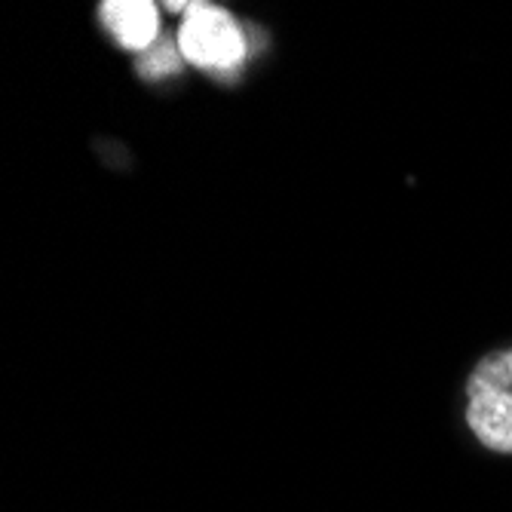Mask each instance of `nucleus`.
Here are the masks:
<instances>
[{
    "instance_id": "obj_3",
    "label": "nucleus",
    "mask_w": 512,
    "mask_h": 512,
    "mask_svg": "<svg viewBox=\"0 0 512 512\" xmlns=\"http://www.w3.org/2000/svg\"><path fill=\"white\" fill-rule=\"evenodd\" d=\"M463 421H467V430L485 451L512 454V393H470L467 408H463Z\"/></svg>"
},
{
    "instance_id": "obj_4",
    "label": "nucleus",
    "mask_w": 512,
    "mask_h": 512,
    "mask_svg": "<svg viewBox=\"0 0 512 512\" xmlns=\"http://www.w3.org/2000/svg\"><path fill=\"white\" fill-rule=\"evenodd\" d=\"M181 68H184V56L178 50L175 31H163L160 40L151 46V50L135 59V74L142 77L145 83L172 80V77H178Z\"/></svg>"
},
{
    "instance_id": "obj_1",
    "label": "nucleus",
    "mask_w": 512,
    "mask_h": 512,
    "mask_svg": "<svg viewBox=\"0 0 512 512\" xmlns=\"http://www.w3.org/2000/svg\"><path fill=\"white\" fill-rule=\"evenodd\" d=\"M175 40L184 65L218 80H237L252 56L249 34L240 19L227 7L209 4V0H194L191 10L178 22Z\"/></svg>"
},
{
    "instance_id": "obj_2",
    "label": "nucleus",
    "mask_w": 512,
    "mask_h": 512,
    "mask_svg": "<svg viewBox=\"0 0 512 512\" xmlns=\"http://www.w3.org/2000/svg\"><path fill=\"white\" fill-rule=\"evenodd\" d=\"M99 22L111 40L126 53L142 56L160 40V7L154 0H105L99 7Z\"/></svg>"
},
{
    "instance_id": "obj_5",
    "label": "nucleus",
    "mask_w": 512,
    "mask_h": 512,
    "mask_svg": "<svg viewBox=\"0 0 512 512\" xmlns=\"http://www.w3.org/2000/svg\"><path fill=\"white\" fill-rule=\"evenodd\" d=\"M506 368H509V393H512V347H506Z\"/></svg>"
}]
</instances>
